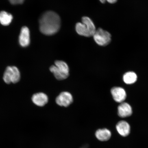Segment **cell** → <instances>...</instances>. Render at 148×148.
<instances>
[{
  "instance_id": "8fae6325",
  "label": "cell",
  "mask_w": 148,
  "mask_h": 148,
  "mask_svg": "<svg viewBox=\"0 0 148 148\" xmlns=\"http://www.w3.org/2000/svg\"><path fill=\"white\" fill-rule=\"evenodd\" d=\"M32 99L33 102L37 106H43L48 103L47 96L43 92H38L34 94L32 96Z\"/></svg>"
},
{
  "instance_id": "ba28073f",
  "label": "cell",
  "mask_w": 148,
  "mask_h": 148,
  "mask_svg": "<svg viewBox=\"0 0 148 148\" xmlns=\"http://www.w3.org/2000/svg\"><path fill=\"white\" fill-rule=\"evenodd\" d=\"M132 109L128 103L123 102L120 103L118 107V114L121 118H126L132 115Z\"/></svg>"
},
{
  "instance_id": "277c9868",
  "label": "cell",
  "mask_w": 148,
  "mask_h": 148,
  "mask_svg": "<svg viewBox=\"0 0 148 148\" xmlns=\"http://www.w3.org/2000/svg\"><path fill=\"white\" fill-rule=\"evenodd\" d=\"M93 37L96 43L101 46L108 45L112 41V35L110 33L101 28L96 30Z\"/></svg>"
},
{
  "instance_id": "5b68a950",
  "label": "cell",
  "mask_w": 148,
  "mask_h": 148,
  "mask_svg": "<svg viewBox=\"0 0 148 148\" xmlns=\"http://www.w3.org/2000/svg\"><path fill=\"white\" fill-rule=\"evenodd\" d=\"M20 78V72L17 67L9 66L7 68L3 76V80L5 83H15L19 81Z\"/></svg>"
},
{
  "instance_id": "4fadbf2b",
  "label": "cell",
  "mask_w": 148,
  "mask_h": 148,
  "mask_svg": "<svg viewBox=\"0 0 148 148\" xmlns=\"http://www.w3.org/2000/svg\"><path fill=\"white\" fill-rule=\"evenodd\" d=\"M138 79L136 74L134 72L128 71L124 74L123 76V79L126 84L131 85L134 84Z\"/></svg>"
},
{
  "instance_id": "3957f363",
  "label": "cell",
  "mask_w": 148,
  "mask_h": 148,
  "mask_svg": "<svg viewBox=\"0 0 148 148\" xmlns=\"http://www.w3.org/2000/svg\"><path fill=\"white\" fill-rule=\"evenodd\" d=\"M50 70L58 80H63L69 75V68L66 62L62 60H56L55 65L50 68Z\"/></svg>"
},
{
  "instance_id": "2e32d148",
  "label": "cell",
  "mask_w": 148,
  "mask_h": 148,
  "mask_svg": "<svg viewBox=\"0 0 148 148\" xmlns=\"http://www.w3.org/2000/svg\"><path fill=\"white\" fill-rule=\"evenodd\" d=\"M99 1L101 3H105L107 1L109 3L114 4V3H116L117 1L118 0H99Z\"/></svg>"
},
{
  "instance_id": "5bb4252c",
  "label": "cell",
  "mask_w": 148,
  "mask_h": 148,
  "mask_svg": "<svg viewBox=\"0 0 148 148\" xmlns=\"http://www.w3.org/2000/svg\"><path fill=\"white\" fill-rule=\"evenodd\" d=\"M13 16L12 14L5 11L0 12V23L4 26L8 25L12 23Z\"/></svg>"
},
{
  "instance_id": "7a4b0ae2",
  "label": "cell",
  "mask_w": 148,
  "mask_h": 148,
  "mask_svg": "<svg viewBox=\"0 0 148 148\" xmlns=\"http://www.w3.org/2000/svg\"><path fill=\"white\" fill-rule=\"evenodd\" d=\"M82 22L77 23L75 25L77 34L86 37L93 36L97 29L91 19L88 16H83Z\"/></svg>"
},
{
  "instance_id": "6da1fadb",
  "label": "cell",
  "mask_w": 148,
  "mask_h": 148,
  "mask_svg": "<svg viewBox=\"0 0 148 148\" xmlns=\"http://www.w3.org/2000/svg\"><path fill=\"white\" fill-rule=\"evenodd\" d=\"M39 29L40 32L46 36H50L56 33L61 26L60 16L53 11L44 12L39 18Z\"/></svg>"
},
{
  "instance_id": "8992f818",
  "label": "cell",
  "mask_w": 148,
  "mask_h": 148,
  "mask_svg": "<svg viewBox=\"0 0 148 148\" xmlns=\"http://www.w3.org/2000/svg\"><path fill=\"white\" fill-rule=\"evenodd\" d=\"M111 93L114 101L118 103L124 102L127 98L125 90L121 87L116 86L111 90Z\"/></svg>"
},
{
  "instance_id": "e0dca14e",
  "label": "cell",
  "mask_w": 148,
  "mask_h": 148,
  "mask_svg": "<svg viewBox=\"0 0 148 148\" xmlns=\"http://www.w3.org/2000/svg\"><path fill=\"white\" fill-rule=\"evenodd\" d=\"M89 145L88 144H85L84 145L82 146L80 148H88Z\"/></svg>"
},
{
  "instance_id": "7c38bea8",
  "label": "cell",
  "mask_w": 148,
  "mask_h": 148,
  "mask_svg": "<svg viewBox=\"0 0 148 148\" xmlns=\"http://www.w3.org/2000/svg\"><path fill=\"white\" fill-rule=\"evenodd\" d=\"M96 138L101 141H106L110 140L112 136V133L109 130L103 128L98 129L95 134Z\"/></svg>"
},
{
  "instance_id": "9c48e42d",
  "label": "cell",
  "mask_w": 148,
  "mask_h": 148,
  "mask_svg": "<svg viewBox=\"0 0 148 148\" xmlns=\"http://www.w3.org/2000/svg\"><path fill=\"white\" fill-rule=\"evenodd\" d=\"M30 42V32L27 27L22 28L19 36V42L20 45L23 47L28 46Z\"/></svg>"
},
{
  "instance_id": "30bf717a",
  "label": "cell",
  "mask_w": 148,
  "mask_h": 148,
  "mask_svg": "<svg viewBox=\"0 0 148 148\" xmlns=\"http://www.w3.org/2000/svg\"><path fill=\"white\" fill-rule=\"evenodd\" d=\"M118 134L123 137H126L130 134L131 127L129 124L125 120L118 122L116 125Z\"/></svg>"
},
{
  "instance_id": "9a60e30c",
  "label": "cell",
  "mask_w": 148,
  "mask_h": 148,
  "mask_svg": "<svg viewBox=\"0 0 148 148\" xmlns=\"http://www.w3.org/2000/svg\"><path fill=\"white\" fill-rule=\"evenodd\" d=\"M10 2L13 5L22 4L24 0H9Z\"/></svg>"
},
{
  "instance_id": "52a82bcc",
  "label": "cell",
  "mask_w": 148,
  "mask_h": 148,
  "mask_svg": "<svg viewBox=\"0 0 148 148\" xmlns=\"http://www.w3.org/2000/svg\"><path fill=\"white\" fill-rule=\"evenodd\" d=\"M73 96L70 92H61L56 99V101L59 106L68 107L73 102Z\"/></svg>"
}]
</instances>
